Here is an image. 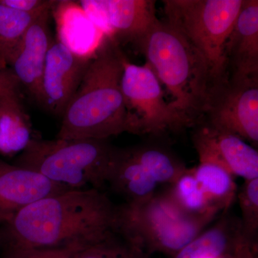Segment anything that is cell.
<instances>
[{
  "label": "cell",
  "instance_id": "6da1fadb",
  "mask_svg": "<svg viewBox=\"0 0 258 258\" xmlns=\"http://www.w3.org/2000/svg\"><path fill=\"white\" fill-rule=\"evenodd\" d=\"M117 207L94 188L68 189L37 200L0 225V246H85L115 231Z\"/></svg>",
  "mask_w": 258,
  "mask_h": 258
},
{
  "label": "cell",
  "instance_id": "7a4b0ae2",
  "mask_svg": "<svg viewBox=\"0 0 258 258\" xmlns=\"http://www.w3.org/2000/svg\"><path fill=\"white\" fill-rule=\"evenodd\" d=\"M125 57L119 44L105 35L61 117L57 139L107 140L134 134L120 86Z\"/></svg>",
  "mask_w": 258,
  "mask_h": 258
},
{
  "label": "cell",
  "instance_id": "3957f363",
  "mask_svg": "<svg viewBox=\"0 0 258 258\" xmlns=\"http://www.w3.org/2000/svg\"><path fill=\"white\" fill-rule=\"evenodd\" d=\"M134 45L171 95V106L192 128L200 124L214 86L203 56L164 20H158Z\"/></svg>",
  "mask_w": 258,
  "mask_h": 258
},
{
  "label": "cell",
  "instance_id": "277c9868",
  "mask_svg": "<svg viewBox=\"0 0 258 258\" xmlns=\"http://www.w3.org/2000/svg\"><path fill=\"white\" fill-rule=\"evenodd\" d=\"M118 149L101 139L34 138L15 164L69 189L101 190L108 183Z\"/></svg>",
  "mask_w": 258,
  "mask_h": 258
},
{
  "label": "cell",
  "instance_id": "5b68a950",
  "mask_svg": "<svg viewBox=\"0 0 258 258\" xmlns=\"http://www.w3.org/2000/svg\"><path fill=\"white\" fill-rule=\"evenodd\" d=\"M217 215H187L166 190L144 203L117 207L115 231L151 255L159 252L171 257L206 230Z\"/></svg>",
  "mask_w": 258,
  "mask_h": 258
},
{
  "label": "cell",
  "instance_id": "8992f818",
  "mask_svg": "<svg viewBox=\"0 0 258 258\" xmlns=\"http://www.w3.org/2000/svg\"><path fill=\"white\" fill-rule=\"evenodd\" d=\"M243 0H164L166 23L208 62L214 86L225 79L224 44Z\"/></svg>",
  "mask_w": 258,
  "mask_h": 258
},
{
  "label": "cell",
  "instance_id": "52a82bcc",
  "mask_svg": "<svg viewBox=\"0 0 258 258\" xmlns=\"http://www.w3.org/2000/svg\"><path fill=\"white\" fill-rule=\"evenodd\" d=\"M120 86L136 135L158 137L192 127L166 101L161 83L147 63H132L125 57Z\"/></svg>",
  "mask_w": 258,
  "mask_h": 258
},
{
  "label": "cell",
  "instance_id": "ba28073f",
  "mask_svg": "<svg viewBox=\"0 0 258 258\" xmlns=\"http://www.w3.org/2000/svg\"><path fill=\"white\" fill-rule=\"evenodd\" d=\"M201 123L258 144V79H224L212 88Z\"/></svg>",
  "mask_w": 258,
  "mask_h": 258
},
{
  "label": "cell",
  "instance_id": "9c48e42d",
  "mask_svg": "<svg viewBox=\"0 0 258 258\" xmlns=\"http://www.w3.org/2000/svg\"><path fill=\"white\" fill-rule=\"evenodd\" d=\"M88 18L117 43L135 42L159 19L152 0H80Z\"/></svg>",
  "mask_w": 258,
  "mask_h": 258
},
{
  "label": "cell",
  "instance_id": "30bf717a",
  "mask_svg": "<svg viewBox=\"0 0 258 258\" xmlns=\"http://www.w3.org/2000/svg\"><path fill=\"white\" fill-rule=\"evenodd\" d=\"M92 58L76 55L58 40H52L42 73L39 103L52 114L62 117Z\"/></svg>",
  "mask_w": 258,
  "mask_h": 258
},
{
  "label": "cell",
  "instance_id": "8fae6325",
  "mask_svg": "<svg viewBox=\"0 0 258 258\" xmlns=\"http://www.w3.org/2000/svg\"><path fill=\"white\" fill-rule=\"evenodd\" d=\"M192 143L200 162L222 166L244 180L258 178V152L243 139L206 123L195 127Z\"/></svg>",
  "mask_w": 258,
  "mask_h": 258
},
{
  "label": "cell",
  "instance_id": "7c38bea8",
  "mask_svg": "<svg viewBox=\"0 0 258 258\" xmlns=\"http://www.w3.org/2000/svg\"><path fill=\"white\" fill-rule=\"evenodd\" d=\"M225 79H258V1L243 0L223 47Z\"/></svg>",
  "mask_w": 258,
  "mask_h": 258
},
{
  "label": "cell",
  "instance_id": "4fadbf2b",
  "mask_svg": "<svg viewBox=\"0 0 258 258\" xmlns=\"http://www.w3.org/2000/svg\"><path fill=\"white\" fill-rule=\"evenodd\" d=\"M69 189L36 171L0 159V225L28 205Z\"/></svg>",
  "mask_w": 258,
  "mask_h": 258
},
{
  "label": "cell",
  "instance_id": "5bb4252c",
  "mask_svg": "<svg viewBox=\"0 0 258 258\" xmlns=\"http://www.w3.org/2000/svg\"><path fill=\"white\" fill-rule=\"evenodd\" d=\"M51 10L40 13L24 34L8 64L20 86L39 103L47 54L52 44L49 18Z\"/></svg>",
  "mask_w": 258,
  "mask_h": 258
},
{
  "label": "cell",
  "instance_id": "9a60e30c",
  "mask_svg": "<svg viewBox=\"0 0 258 258\" xmlns=\"http://www.w3.org/2000/svg\"><path fill=\"white\" fill-rule=\"evenodd\" d=\"M51 12L55 21L56 40L76 55L93 57L105 35L88 18L79 2L55 1Z\"/></svg>",
  "mask_w": 258,
  "mask_h": 258
},
{
  "label": "cell",
  "instance_id": "2e32d148",
  "mask_svg": "<svg viewBox=\"0 0 258 258\" xmlns=\"http://www.w3.org/2000/svg\"><path fill=\"white\" fill-rule=\"evenodd\" d=\"M126 203H142L157 192L159 185L139 164L130 148L118 149L108 183Z\"/></svg>",
  "mask_w": 258,
  "mask_h": 258
},
{
  "label": "cell",
  "instance_id": "e0dca14e",
  "mask_svg": "<svg viewBox=\"0 0 258 258\" xmlns=\"http://www.w3.org/2000/svg\"><path fill=\"white\" fill-rule=\"evenodd\" d=\"M216 223L170 258L230 257L241 232L240 218L223 212Z\"/></svg>",
  "mask_w": 258,
  "mask_h": 258
},
{
  "label": "cell",
  "instance_id": "ac0fdd59",
  "mask_svg": "<svg viewBox=\"0 0 258 258\" xmlns=\"http://www.w3.org/2000/svg\"><path fill=\"white\" fill-rule=\"evenodd\" d=\"M130 150L158 185L170 186L189 169L169 149L157 144H141Z\"/></svg>",
  "mask_w": 258,
  "mask_h": 258
},
{
  "label": "cell",
  "instance_id": "d6986e66",
  "mask_svg": "<svg viewBox=\"0 0 258 258\" xmlns=\"http://www.w3.org/2000/svg\"><path fill=\"white\" fill-rule=\"evenodd\" d=\"M193 171L210 203L222 212L229 211L237 194L235 176L210 162H200Z\"/></svg>",
  "mask_w": 258,
  "mask_h": 258
},
{
  "label": "cell",
  "instance_id": "ffe728a7",
  "mask_svg": "<svg viewBox=\"0 0 258 258\" xmlns=\"http://www.w3.org/2000/svg\"><path fill=\"white\" fill-rule=\"evenodd\" d=\"M169 186L166 191L171 200L187 215L203 216L221 213L219 209L210 203L204 193L194 174L193 168L188 169L174 184Z\"/></svg>",
  "mask_w": 258,
  "mask_h": 258
},
{
  "label": "cell",
  "instance_id": "44dd1931",
  "mask_svg": "<svg viewBox=\"0 0 258 258\" xmlns=\"http://www.w3.org/2000/svg\"><path fill=\"white\" fill-rule=\"evenodd\" d=\"M28 118L23 108L2 105L0 110V153L22 152L32 139Z\"/></svg>",
  "mask_w": 258,
  "mask_h": 258
},
{
  "label": "cell",
  "instance_id": "7402d4cb",
  "mask_svg": "<svg viewBox=\"0 0 258 258\" xmlns=\"http://www.w3.org/2000/svg\"><path fill=\"white\" fill-rule=\"evenodd\" d=\"M40 13L30 14L0 5V69H8L24 34Z\"/></svg>",
  "mask_w": 258,
  "mask_h": 258
},
{
  "label": "cell",
  "instance_id": "603a6c76",
  "mask_svg": "<svg viewBox=\"0 0 258 258\" xmlns=\"http://www.w3.org/2000/svg\"><path fill=\"white\" fill-rule=\"evenodd\" d=\"M74 258H151V254L124 236L113 231L81 247Z\"/></svg>",
  "mask_w": 258,
  "mask_h": 258
},
{
  "label": "cell",
  "instance_id": "cb8c5ba5",
  "mask_svg": "<svg viewBox=\"0 0 258 258\" xmlns=\"http://www.w3.org/2000/svg\"><path fill=\"white\" fill-rule=\"evenodd\" d=\"M237 198L242 217L241 233L249 243L257 248L258 235V178L244 180Z\"/></svg>",
  "mask_w": 258,
  "mask_h": 258
},
{
  "label": "cell",
  "instance_id": "d4e9b609",
  "mask_svg": "<svg viewBox=\"0 0 258 258\" xmlns=\"http://www.w3.org/2000/svg\"><path fill=\"white\" fill-rule=\"evenodd\" d=\"M83 247L84 246L74 245L50 249L4 247L3 258H74L77 251Z\"/></svg>",
  "mask_w": 258,
  "mask_h": 258
},
{
  "label": "cell",
  "instance_id": "484cf974",
  "mask_svg": "<svg viewBox=\"0 0 258 258\" xmlns=\"http://www.w3.org/2000/svg\"><path fill=\"white\" fill-rule=\"evenodd\" d=\"M20 86L10 69H0V103L4 106L23 108L20 98Z\"/></svg>",
  "mask_w": 258,
  "mask_h": 258
},
{
  "label": "cell",
  "instance_id": "4316f807",
  "mask_svg": "<svg viewBox=\"0 0 258 258\" xmlns=\"http://www.w3.org/2000/svg\"><path fill=\"white\" fill-rule=\"evenodd\" d=\"M55 2L52 0H0V5L23 13L38 14L52 9Z\"/></svg>",
  "mask_w": 258,
  "mask_h": 258
},
{
  "label": "cell",
  "instance_id": "83f0119b",
  "mask_svg": "<svg viewBox=\"0 0 258 258\" xmlns=\"http://www.w3.org/2000/svg\"><path fill=\"white\" fill-rule=\"evenodd\" d=\"M1 108H2V104H1V103H0V110H1Z\"/></svg>",
  "mask_w": 258,
  "mask_h": 258
}]
</instances>
